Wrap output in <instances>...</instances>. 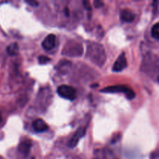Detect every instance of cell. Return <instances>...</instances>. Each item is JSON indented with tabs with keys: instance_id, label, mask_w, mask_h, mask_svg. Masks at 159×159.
Segmentation results:
<instances>
[{
	"instance_id": "cell-1",
	"label": "cell",
	"mask_w": 159,
	"mask_h": 159,
	"mask_svg": "<svg viewBox=\"0 0 159 159\" xmlns=\"http://www.w3.org/2000/svg\"><path fill=\"white\" fill-rule=\"evenodd\" d=\"M100 92L106 93H122L125 94L126 97L128 99L131 100L135 97L136 94L129 87L125 86V85H113V86L106 87L103 89H101Z\"/></svg>"
},
{
	"instance_id": "cell-2",
	"label": "cell",
	"mask_w": 159,
	"mask_h": 159,
	"mask_svg": "<svg viewBox=\"0 0 159 159\" xmlns=\"http://www.w3.org/2000/svg\"><path fill=\"white\" fill-rule=\"evenodd\" d=\"M57 93L59 96L68 100H75L77 97L76 90L73 87L67 85H61L57 88Z\"/></svg>"
},
{
	"instance_id": "cell-3",
	"label": "cell",
	"mask_w": 159,
	"mask_h": 159,
	"mask_svg": "<svg viewBox=\"0 0 159 159\" xmlns=\"http://www.w3.org/2000/svg\"><path fill=\"white\" fill-rule=\"evenodd\" d=\"M127 57H126L125 53H122L118 57L116 61H115L114 65L113 66V71H121L127 68Z\"/></svg>"
},
{
	"instance_id": "cell-4",
	"label": "cell",
	"mask_w": 159,
	"mask_h": 159,
	"mask_svg": "<svg viewBox=\"0 0 159 159\" xmlns=\"http://www.w3.org/2000/svg\"><path fill=\"white\" fill-rule=\"evenodd\" d=\"M85 134V127H79L77 130V131L75 133V134L73 135V137L71 138V139L70 140L69 143H68V145L70 148H75L78 144L79 141L82 139L84 137V135Z\"/></svg>"
},
{
	"instance_id": "cell-5",
	"label": "cell",
	"mask_w": 159,
	"mask_h": 159,
	"mask_svg": "<svg viewBox=\"0 0 159 159\" xmlns=\"http://www.w3.org/2000/svg\"><path fill=\"white\" fill-rule=\"evenodd\" d=\"M55 41H56V37L54 34H49L47 36L44 38V40L42 42V47L43 49L47 50V51H50V50L53 49L55 46Z\"/></svg>"
},
{
	"instance_id": "cell-6",
	"label": "cell",
	"mask_w": 159,
	"mask_h": 159,
	"mask_svg": "<svg viewBox=\"0 0 159 159\" xmlns=\"http://www.w3.org/2000/svg\"><path fill=\"white\" fill-rule=\"evenodd\" d=\"M32 127L34 130L37 133H41V132L46 131L48 129V126L43 120L37 119L33 121Z\"/></svg>"
},
{
	"instance_id": "cell-7",
	"label": "cell",
	"mask_w": 159,
	"mask_h": 159,
	"mask_svg": "<svg viewBox=\"0 0 159 159\" xmlns=\"http://www.w3.org/2000/svg\"><path fill=\"white\" fill-rule=\"evenodd\" d=\"M120 19L126 23H131L134 20L135 14L128 9H124L120 12Z\"/></svg>"
},
{
	"instance_id": "cell-8",
	"label": "cell",
	"mask_w": 159,
	"mask_h": 159,
	"mask_svg": "<svg viewBox=\"0 0 159 159\" xmlns=\"http://www.w3.org/2000/svg\"><path fill=\"white\" fill-rule=\"evenodd\" d=\"M31 148V143L29 141H22L19 146V151L24 155H27Z\"/></svg>"
},
{
	"instance_id": "cell-9",
	"label": "cell",
	"mask_w": 159,
	"mask_h": 159,
	"mask_svg": "<svg viewBox=\"0 0 159 159\" xmlns=\"http://www.w3.org/2000/svg\"><path fill=\"white\" fill-rule=\"evenodd\" d=\"M7 53L9 54L10 56H14L18 54L19 51V46L18 43H12L11 44H9V46L7 47Z\"/></svg>"
},
{
	"instance_id": "cell-10",
	"label": "cell",
	"mask_w": 159,
	"mask_h": 159,
	"mask_svg": "<svg viewBox=\"0 0 159 159\" xmlns=\"http://www.w3.org/2000/svg\"><path fill=\"white\" fill-rule=\"evenodd\" d=\"M152 36L153 38L158 40L159 38V23H156L152 28Z\"/></svg>"
},
{
	"instance_id": "cell-11",
	"label": "cell",
	"mask_w": 159,
	"mask_h": 159,
	"mask_svg": "<svg viewBox=\"0 0 159 159\" xmlns=\"http://www.w3.org/2000/svg\"><path fill=\"white\" fill-rule=\"evenodd\" d=\"M38 61H39V63L41 64V65H43V64H47L51 61V58L47 56H40L38 57Z\"/></svg>"
},
{
	"instance_id": "cell-12",
	"label": "cell",
	"mask_w": 159,
	"mask_h": 159,
	"mask_svg": "<svg viewBox=\"0 0 159 159\" xmlns=\"http://www.w3.org/2000/svg\"><path fill=\"white\" fill-rule=\"evenodd\" d=\"M83 5H84V7H85L86 9H88V10H90V9H91V6H90L89 2L84 1Z\"/></svg>"
},
{
	"instance_id": "cell-13",
	"label": "cell",
	"mask_w": 159,
	"mask_h": 159,
	"mask_svg": "<svg viewBox=\"0 0 159 159\" xmlns=\"http://www.w3.org/2000/svg\"><path fill=\"white\" fill-rule=\"evenodd\" d=\"M26 3H28V4L31 5L32 6H36L38 5V2H35V1H26Z\"/></svg>"
},
{
	"instance_id": "cell-14",
	"label": "cell",
	"mask_w": 159,
	"mask_h": 159,
	"mask_svg": "<svg viewBox=\"0 0 159 159\" xmlns=\"http://www.w3.org/2000/svg\"><path fill=\"white\" fill-rule=\"evenodd\" d=\"M94 4H95V6H96V7H99V4H100V5H103V3H102V2L98 1L97 2H96L95 1V2H94Z\"/></svg>"
},
{
	"instance_id": "cell-15",
	"label": "cell",
	"mask_w": 159,
	"mask_h": 159,
	"mask_svg": "<svg viewBox=\"0 0 159 159\" xmlns=\"http://www.w3.org/2000/svg\"><path fill=\"white\" fill-rule=\"evenodd\" d=\"M65 15H67V16H69V10H68V8H65Z\"/></svg>"
},
{
	"instance_id": "cell-16",
	"label": "cell",
	"mask_w": 159,
	"mask_h": 159,
	"mask_svg": "<svg viewBox=\"0 0 159 159\" xmlns=\"http://www.w3.org/2000/svg\"><path fill=\"white\" fill-rule=\"evenodd\" d=\"M2 120V116H1V114H0V122H1Z\"/></svg>"
}]
</instances>
